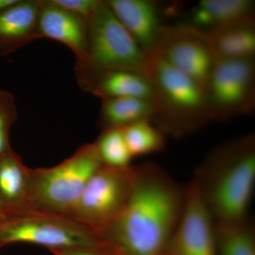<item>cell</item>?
<instances>
[{
    "label": "cell",
    "instance_id": "cell-1",
    "mask_svg": "<svg viewBox=\"0 0 255 255\" xmlns=\"http://www.w3.org/2000/svg\"><path fill=\"white\" fill-rule=\"evenodd\" d=\"M135 167L131 196L102 240L112 255H164L182 216L187 185L154 162Z\"/></svg>",
    "mask_w": 255,
    "mask_h": 255
},
{
    "label": "cell",
    "instance_id": "cell-2",
    "mask_svg": "<svg viewBox=\"0 0 255 255\" xmlns=\"http://www.w3.org/2000/svg\"><path fill=\"white\" fill-rule=\"evenodd\" d=\"M191 181L216 224L244 221L255 187V134L216 146L197 166Z\"/></svg>",
    "mask_w": 255,
    "mask_h": 255
},
{
    "label": "cell",
    "instance_id": "cell-3",
    "mask_svg": "<svg viewBox=\"0 0 255 255\" xmlns=\"http://www.w3.org/2000/svg\"><path fill=\"white\" fill-rule=\"evenodd\" d=\"M147 73L155 92V114L151 123L164 135L182 137L211 122L202 85L169 66L155 53L148 55Z\"/></svg>",
    "mask_w": 255,
    "mask_h": 255
},
{
    "label": "cell",
    "instance_id": "cell-4",
    "mask_svg": "<svg viewBox=\"0 0 255 255\" xmlns=\"http://www.w3.org/2000/svg\"><path fill=\"white\" fill-rule=\"evenodd\" d=\"M148 55L130 36L113 11L100 0L88 18L86 51L75 63L77 78L115 70L147 73Z\"/></svg>",
    "mask_w": 255,
    "mask_h": 255
},
{
    "label": "cell",
    "instance_id": "cell-5",
    "mask_svg": "<svg viewBox=\"0 0 255 255\" xmlns=\"http://www.w3.org/2000/svg\"><path fill=\"white\" fill-rule=\"evenodd\" d=\"M102 166L93 142L54 167L31 169L33 209L70 217L87 183Z\"/></svg>",
    "mask_w": 255,
    "mask_h": 255
},
{
    "label": "cell",
    "instance_id": "cell-6",
    "mask_svg": "<svg viewBox=\"0 0 255 255\" xmlns=\"http://www.w3.org/2000/svg\"><path fill=\"white\" fill-rule=\"evenodd\" d=\"M11 243H30L48 250L89 248L109 253L105 241L68 216L33 211L0 222V249Z\"/></svg>",
    "mask_w": 255,
    "mask_h": 255
},
{
    "label": "cell",
    "instance_id": "cell-7",
    "mask_svg": "<svg viewBox=\"0 0 255 255\" xmlns=\"http://www.w3.org/2000/svg\"><path fill=\"white\" fill-rule=\"evenodd\" d=\"M135 167L102 165L87 183L70 216L102 236L115 223L131 196Z\"/></svg>",
    "mask_w": 255,
    "mask_h": 255
},
{
    "label": "cell",
    "instance_id": "cell-8",
    "mask_svg": "<svg viewBox=\"0 0 255 255\" xmlns=\"http://www.w3.org/2000/svg\"><path fill=\"white\" fill-rule=\"evenodd\" d=\"M210 122H226L255 107V60H218L204 86Z\"/></svg>",
    "mask_w": 255,
    "mask_h": 255
},
{
    "label": "cell",
    "instance_id": "cell-9",
    "mask_svg": "<svg viewBox=\"0 0 255 255\" xmlns=\"http://www.w3.org/2000/svg\"><path fill=\"white\" fill-rule=\"evenodd\" d=\"M152 53L204 88L218 62L209 33L187 23L164 24Z\"/></svg>",
    "mask_w": 255,
    "mask_h": 255
},
{
    "label": "cell",
    "instance_id": "cell-10",
    "mask_svg": "<svg viewBox=\"0 0 255 255\" xmlns=\"http://www.w3.org/2000/svg\"><path fill=\"white\" fill-rule=\"evenodd\" d=\"M164 255H218L216 223L192 181Z\"/></svg>",
    "mask_w": 255,
    "mask_h": 255
},
{
    "label": "cell",
    "instance_id": "cell-11",
    "mask_svg": "<svg viewBox=\"0 0 255 255\" xmlns=\"http://www.w3.org/2000/svg\"><path fill=\"white\" fill-rule=\"evenodd\" d=\"M41 38L60 42L73 51L75 63L83 60L86 51L88 18L53 4L51 0H41L38 18Z\"/></svg>",
    "mask_w": 255,
    "mask_h": 255
},
{
    "label": "cell",
    "instance_id": "cell-12",
    "mask_svg": "<svg viewBox=\"0 0 255 255\" xmlns=\"http://www.w3.org/2000/svg\"><path fill=\"white\" fill-rule=\"evenodd\" d=\"M106 4L147 55L153 53L164 25L151 0H106Z\"/></svg>",
    "mask_w": 255,
    "mask_h": 255
},
{
    "label": "cell",
    "instance_id": "cell-13",
    "mask_svg": "<svg viewBox=\"0 0 255 255\" xmlns=\"http://www.w3.org/2000/svg\"><path fill=\"white\" fill-rule=\"evenodd\" d=\"M83 91L102 100L135 97L154 102L153 85L147 73L115 70L77 78Z\"/></svg>",
    "mask_w": 255,
    "mask_h": 255
},
{
    "label": "cell",
    "instance_id": "cell-14",
    "mask_svg": "<svg viewBox=\"0 0 255 255\" xmlns=\"http://www.w3.org/2000/svg\"><path fill=\"white\" fill-rule=\"evenodd\" d=\"M31 169L11 150L0 156V204L8 218L33 212Z\"/></svg>",
    "mask_w": 255,
    "mask_h": 255
},
{
    "label": "cell",
    "instance_id": "cell-15",
    "mask_svg": "<svg viewBox=\"0 0 255 255\" xmlns=\"http://www.w3.org/2000/svg\"><path fill=\"white\" fill-rule=\"evenodd\" d=\"M41 0H18L0 13V56L14 53L40 39L38 18Z\"/></svg>",
    "mask_w": 255,
    "mask_h": 255
},
{
    "label": "cell",
    "instance_id": "cell-16",
    "mask_svg": "<svg viewBox=\"0 0 255 255\" xmlns=\"http://www.w3.org/2000/svg\"><path fill=\"white\" fill-rule=\"evenodd\" d=\"M218 60L255 59V15L208 31Z\"/></svg>",
    "mask_w": 255,
    "mask_h": 255
},
{
    "label": "cell",
    "instance_id": "cell-17",
    "mask_svg": "<svg viewBox=\"0 0 255 255\" xmlns=\"http://www.w3.org/2000/svg\"><path fill=\"white\" fill-rule=\"evenodd\" d=\"M253 0H201L189 11L188 24L209 31L213 28L255 14Z\"/></svg>",
    "mask_w": 255,
    "mask_h": 255
},
{
    "label": "cell",
    "instance_id": "cell-18",
    "mask_svg": "<svg viewBox=\"0 0 255 255\" xmlns=\"http://www.w3.org/2000/svg\"><path fill=\"white\" fill-rule=\"evenodd\" d=\"M154 114L152 101L135 97L108 99L102 100L97 124L102 130L124 128L138 122H151Z\"/></svg>",
    "mask_w": 255,
    "mask_h": 255
},
{
    "label": "cell",
    "instance_id": "cell-19",
    "mask_svg": "<svg viewBox=\"0 0 255 255\" xmlns=\"http://www.w3.org/2000/svg\"><path fill=\"white\" fill-rule=\"evenodd\" d=\"M216 225L218 255H255V223L251 216L237 223Z\"/></svg>",
    "mask_w": 255,
    "mask_h": 255
},
{
    "label": "cell",
    "instance_id": "cell-20",
    "mask_svg": "<svg viewBox=\"0 0 255 255\" xmlns=\"http://www.w3.org/2000/svg\"><path fill=\"white\" fill-rule=\"evenodd\" d=\"M123 130L132 158L162 152L165 148V135L149 121L132 124Z\"/></svg>",
    "mask_w": 255,
    "mask_h": 255
},
{
    "label": "cell",
    "instance_id": "cell-21",
    "mask_svg": "<svg viewBox=\"0 0 255 255\" xmlns=\"http://www.w3.org/2000/svg\"><path fill=\"white\" fill-rule=\"evenodd\" d=\"M102 165L114 168H124L130 166L132 159L128 148L123 128L102 130L94 142Z\"/></svg>",
    "mask_w": 255,
    "mask_h": 255
},
{
    "label": "cell",
    "instance_id": "cell-22",
    "mask_svg": "<svg viewBox=\"0 0 255 255\" xmlns=\"http://www.w3.org/2000/svg\"><path fill=\"white\" fill-rule=\"evenodd\" d=\"M17 117L14 95L0 88V156L12 150L9 142L10 130Z\"/></svg>",
    "mask_w": 255,
    "mask_h": 255
},
{
    "label": "cell",
    "instance_id": "cell-23",
    "mask_svg": "<svg viewBox=\"0 0 255 255\" xmlns=\"http://www.w3.org/2000/svg\"><path fill=\"white\" fill-rule=\"evenodd\" d=\"M100 0H51L53 4L80 16L89 18Z\"/></svg>",
    "mask_w": 255,
    "mask_h": 255
},
{
    "label": "cell",
    "instance_id": "cell-24",
    "mask_svg": "<svg viewBox=\"0 0 255 255\" xmlns=\"http://www.w3.org/2000/svg\"><path fill=\"white\" fill-rule=\"evenodd\" d=\"M54 255H110L100 250L89 248H68V249L50 250Z\"/></svg>",
    "mask_w": 255,
    "mask_h": 255
},
{
    "label": "cell",
    "instance_id": "cell-25",
    "mask_svg": "<svg viewBox=\"0 0 255 255\" xmlns=\"http://www.w3.org/2000/svg\"><path fill=\"white\" fill-rule=\"evenodd\" d=\"M18 0H0V13L15 4Z\"/></svg>",
    "mask_w": 255,
    "mask_h": 255
},
{
    "label": "cell",
    "instance_id": "cell-26",
    "mask_svg": "<svg viewBox=\"0 0 255 255\" xmlns=\"http://www.w3.org/2000/svg\"><path fill=\"white\" fill-rule=\"evenodd\" d=\"M7 216H6V213H5L4 210L3 209L2 206L0 204V222L4 221V220L7 219Z\"/></svg>",
    "mask_w": 255,
    "mask_h": 255
}]
</instances>
